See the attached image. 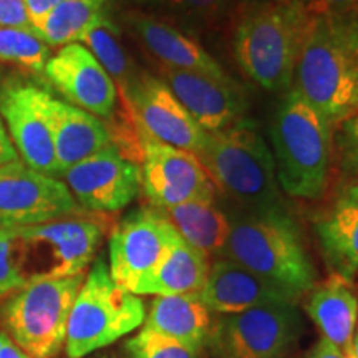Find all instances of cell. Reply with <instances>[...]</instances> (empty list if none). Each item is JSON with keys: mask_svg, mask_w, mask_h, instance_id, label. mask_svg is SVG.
I'll return each mask as SVG.
<instances>
[{"mask_svg": "<svg viewBox=\"0 0 358 358\" xmlns=\"http://www.w3.org/2000/svg\"><path fill=\"white\" fill-rule=\"evenodd\" d=\"M0 27L37 32L30 20L24 0H0Z\"/></svg>", "mask_w": 358, "mask_h": 358, "instance_id": "cell-34", "label": "cell"}, {"mask_svg": "<svg viewBox=\"0 0 358 358\" xmlns=\"http://www.w3.org/2000/svg\"><path fill=\"white\" fill-rule=\"evenodd\" d=\"M60 2L62 0H24L27 10H29L30 20H32L35 29L47 17V13Z\"/></svg>", "mask_w": 358, "mask_h": 358, "instance_id": "cell-35", "label": "cell"}, {"mask_svg": "<svg viewBox=\"0 0 358 358\" xmlns=\"http://www.w3.org/2000/svg\"><path fill=\"white\" fill-rule=\"evenodd\" d=\"M80 43L85 45L92 52V55L96 58L98 64L105 69L110 78L113 80L118 92L127 88V85L136 75V69H134L131 58H129L128 52L123 47L120 27L111 19L110 12L105 17H101L83 35Z\"/></svg>", "mask_w": 358, "mask_h": 358, "instance_id": "cell-27", "label": "cell"}, {"mask_svg": "<svg viewBox=\"0 0 358 358\" xmlns=\"http://www.w3.org/2000/svg\"><path fill=\"white\" fill-rule=\"evenodd\" d=\"M163 213L185 243L206 256L221 257L231 231V217L214 201H191Z\"/></svg>", "mask_w": 358, "mask_h": 358, "instance_id": "cell-25", "label": "cell"}, {"mask_svg": "<svg viewBox=\"0 0 358 358\" xmlns=\"http://www.w3.org/2000/svg\"><path fill=\"white\" fill-rule=\"evenodd\" d=\"M335 128L358 110V20L308 15L292 87Z\"/></svg>", "mask_w": 358, "mask_h": 358, "instance_id": "cell-1", "label": "cell"}, {"mask_svg": "<svg viewBox=\"0 0 358 358\" xmlns=\"http://www.w3.org/2000/svg\"><path fill=\"white\" fill-rule=\"evenodd\" d=\"M211 257L178 241L166 257L134 289V295L199 294L208 280Z\"/></svg>", "mask_w": 358, "mask_h": 358, "instance_id": "cell-24", "label": "cell"}, {"mask_svg": "<svg viewBox=\"0 0 358 358\" xmlns=\"http://www.w3.org/2000/svg\"><path fill=\"white\" fill-rule=\"evenodd\" d=\"M12 231L25 284L85 274L105 236L100 219L83 213Z\"/></svg>", "mask_w": 358, "mask_h": 358, "instance_id": "cell-8", "label": "cell"}, {"mask_svg": "<svg viewBox=\"0 0 358 358\" xmlns=\"http://www.w3.org/2000/svg\"><path fill=\"white\" fill-rule=\"evenodd\" d=\"M50 123L60 179L66 169L90 158L111 143V131L103 120L57 98L48 101Z\"/></svg>", "mask_w": 358, "mask_h": 358, "instance_id": "cell-23", "label": "cell"}, {"mask_svg": "<svg viewBox=\"0 0 358 358\" xmlns=\"http://www.w3.org/2000/svg\"><path fill=\"white\" fill-rule=\"evenodd\" d=\"M306 358H352L347 355L345 352H342L340 348L332 345L330 342H327L325 338H322L310 348V352L307 353Z\"/></svg>", "mask_w": 358, "mask_h": 358, "instance_id": "cell-36", "label": "cell"}, {"mask_svg": "<svg viewBox=\"0 0 358 358\" xmlns=\"http://www.w3.org/2000/svg\"><path fill=\"white\" fill-rule=\"evenodd\" d=\"M271 2L279 3V6H292V0H271Z\"/></svg>", "mask_w": 358, "mask_h": 358, "instance_id": "cell-41", "label": "cell"}, {"mask_svg": "<svg viewBox=\"0 0 358 358\" xmlns=\"http://www.w3.org/2000/svg\"><path fill=\"white\" fill-rule=\"evenodd\" d=\"M214 322L216 317L204 306L199 294L156 295L143 329L176 340L201 355L208 350Z\"/></svg>", "mask_w": 358, "mask_h": 358, "instance_id": "cell-21", "label": "cell"}, {"mask_svg": "<svg viewBox=\"0 0 358 358\" xmlns=\"http://www.w3.org/2000/svg\"><path fill=\"white\" fill-rule=\"evenodd\" d=\"M43 75L70 105L100 120L115 118L118 90L85 45L69 43L58 48L45 65Z\"/></svg>", "mask_w": 358, "mask_h": 358, "instance_id": "cell-16", "label": "cell"}, {"mask_svg": "<svg viewBox=\"0 0 358 358\" xmlns=\"http://www.w3.org/2000/svg\"><path fill=\"white\" fill-rule=\"evenodd\" d=\"M141 189L153 208L166 211L191 201H214L216 186L198 156L140 136Z\"/></svg>", "mask_w": 358, "mask_h": 358, "instance_id": "cell-14", "label": "cell"}, {"mask_svg": "<svg viewBox=\"0 0 358 358\" xmlns=\"http://www.w3.org/2000/svg\"><path fill=\"white\" fill-rule=\"evenodd\" d=\"M327 268L348 282L358 277V181L345 179L313 217Z\"/></svg>", "mask_w": 358, "mask_h": 358, "instance_id": "cell-18", "label": "cell"}, {"mask_svg": "<svg viewBox=\"0 0 358 358\" xmlns=\"http://www.w3.org/2000/svg\"><path fill=\"white\" fill-rule=\"evenodd\" d=\"M244 2H250V0H244Z\"/></svg>", "mask_w": 358, "mask_h": 358, "instance_id": "cell-43", "label": "cell"}, {"mask_svg": "<svg viewBox=\"0 0 358 358\" xmlns=\"http://www.w3.org/2000/svg\"><path fill=\"white\" fill-rule=\"evenodd\" d=\"M64 181L22 159L0 168V227H25L82 214Z\"/></svg>", "mask_w": 358, "mask_h": 358, "instance_id": "cell-12", "label": "cell"}, {"mask_svg": "<svg viewBox=\"0 0 358 358\" xmlns=\"http://www.w3.org/2000/svg\"><path fill=\"white\" fill-rule=\"evenodd\" d=\"M306 12L313 17L358 20V0H308Z\"/></svg>", "mask_w": 358, "mask_h": 358, "instance_id": "cell-33", "label": "cell"}, {"mask_svg": "<svg viewBox=\"0 0 358 358\" xmlns=\"http://www.w3.org/2000/svg\"><path fill=\"white\" fill-rule=\"evenodd\" d=\"M0 358H32L22 350L8 335L0 330Z\"/></svg>", "mask_w": 358, "mask_h": 358, "instance_id": "cell-38", "label": "cell"}, {"mask_svg": "<svg viewBox=\"0 0 358 358\" xmlns=\"http://www.w3.org/2000/svg\"><path fill=\"white\" fill-rule=\"evenodd\" d=\"M302 334L294 303L217 315L208 350L213 358H290Z\"/></svg>", "mask_w": 358, "mask_h": 358, "instance_id": "cell-9", "label": "cell"}, {"mask_svg": "<svg viewBox=\"0 0 358 358\" xmlns=\"http://www.w3.org/2000/svg\"><path fill=\"white\" fill-rule=\"evenodd\" d=\"M50 47L37 32L0 27V62L29 73H43L50 60Z\"/></svg>", "mask_w": 358, "mask_h": 358, "instance_id": "cell-29", "label": "cell"}, {"mask_svg": "<svg viewBox=\"0 0 358 358\" xmlns=\"http://www.w3.org/2000/svg\"><path fill=\"white\" fill-rule=\"evenodd\" d=\"M159 80L206 133H217L243 120L245 100L239 85L231 77L181 71L159 66Z\"/></svg>", "mask_w": 358, "mask_h": 358, "instance_id": "cell-17", "label": "cell"}, {"mask_svg": "<svg viewBox=\"0 0 358 358\" xmlns=\"http://www.w3.org/2000/svg\"><path fill=\"white\" fill-rule=\"evenodd\" d=\"M100 358H115V357H111V355H103V357H100Z\"/></svg>", "mask_w": 358, "mask_h": 358, "instance_id": "cell-42", "label": "cell"}, {"mask_svg": "<svg viewBox=\"0 0 358 358\" xmlns=\"http://www.w3.org/2000/svg\"><path fill=\"white\" fill-rule=\"evenodd\" d=\"M199 299L214 315H231L275 303H299L284 290L227 257H217L211 262Z\"/></svg>", "mask_w": 358, "mask_h": 358, "instance_id": "cell-19", "label": "cell"}, {"mask_svg": "<svg viewBox=\"0 0 358 358\" xmlns=\"http://www.w3.org/2000/svg\"><path fill=\"white\" fill-rule=\"evenodd\" d=\"M128 24L143 48L163 69L196 71L216 78L229 77L198 40L171 22L159 19L153 13H131L128 15Z\"/></svg>", "mask_w": 358, "mask_h": 358, "instance_id": "cell-20", "label": "cell"}, {"mask_svg": "<svg viewBox=\"0 0 358 358\" xmlns=\"http://www.w3.org/2000/svg\"><path fill=\"white\" fill-rule=\"evenodd\" d=\"M306 297V312L322 338L348 355L358 327V292L353 282L330 274Z\"/></svg>", "mask_w": 358, "mask_h": 358, "instance_id": "cell-22", "label": "cell"}, {"mask_svg": "<svg viewBox=\"0 0 358 358\" xmlns=\"http://www.w3.org/2000/svg\"><path fill=\"white\" fill-rule=\"evenodd\" d=\"M62 179L78 206L90 213L122 211L141 189L140 161L113 141L66 169Z\"/></svg>", "mask_w": 358, "mask_h": 358, "instance_id": "cell-15", "label": "cell"}, {"mask_svg": "<svg viewBox=\"0 0 358 358\" xmlns=\"http://www.w3.org/2000/svg\"><path fill=\"white\" fill-rule=\"evenodd\" d=\"M348 355H350L352 358H358V327L355 330V335H353V340H352L350 350H348Z\"/></svg>", "mask_w": 358, "mask_h": 358, "instance_id": "cell-39", "label": "cell"}, {"mask_svg": "<svg viewBox=\"0 0 358 358\" xmlns=\"http://www.w3.org/2000/svg\"><path fill=\"white\" fill-rule=\"evenodd\" d=\"M161 13L159 19H171L178 29L189 32L217 27L227 13V0H143Z\"/></svg>", "mask_w": 358, "mask_h": 358, "instance_id": "cell-28", "label": "cell"}, {"mask_svg": "<svg viewBox=\"0 0 358 358\" xmlns=\"http://www.w3.org/2000/svg\"><path fill=\"white\" fill-rule=\"evenodd\" d=\"M307 24L308 13L294 3L243 2L232 35L236 62L267 92H289Z\"/></svg>", "mask_w": 358, "mask_h": 358, "instance_id": "cell-4", "label": "cell"}, {"mask_svg": "<svg viewBox=\"0 0 358 358\" xmlns=\"http://www.w3.org/2000/svg\"><path fill=\"white\" fill-rule=\"evenodd\" d=\"M127 358H201L176 340L141 329L124 343Z\"/></svg>", "mask_w": 358, "mask_h": 358, "instance_id": "cell-30", "label": "cell"}, {"mask_svg": "<svg viewBox=\"0 0 358 358\" xmlns=\"http://www.w3.org/2000/svg\"><path fill=\"white\" fill-rule=\"evenodd\" d=\"M50 92L10 80L0 90V118L22 161L47 176L60 179L50 123Z\"/></svg>", "mask_w": 358, "mask_h": 358, "instance_id": "cell-13", "label": "cell"}, {"mask_svg": "<svg viewBox=\"0 0 358 358\" xmlns=\"http://www.w3.org/2000/svg\"><path fill=\"white\" fill-rule=\"evenodd\" d=\"M85 275L35 280L0 307L3 332L32 358H55L64 350L71 306Z\"/></svg>", "mask_w": 358, "mask_h": 358, "instance_id": "cell-7", "label": "cell"}, {"mask_svg": "<svg viewBox=\"0 0 358 358\" xmlns=\"http://www.w3.org/2000/svg\"><path fill=\"white\" fill-rule=\"evenodd\" d=\"M15 159H19L15 146H13L10 136H8L6 124H3L2 118H0V168Z\"/></svg>", "mask_w": 358, "mask_h": 358, "instance_id": "cell-37", "label": "cell"}, {"mask_svg": "<svg viewBox=\"0 0 358 358\" xmlns=\"http://www.w3.org/2000/svg\"><path fill=\"white\" fill-rule=\"evenodd\" d=\"M123 111L140 136L164 143L198 155L204 145L203 131L171 90L158 77L136 71L131 82L120 92Z\"/></svg>", "mask_w": 358, "mask_h": 358, "instance_id": "cell-11", "label": "cell"}, {"mask_svg": "<svg viewBox=\"0 0 358 358\" xmlns=\"http://www.w3.org/2000/svg\"><path fill=\"white\" fill-rule=\"evenodd\" d=\"M24 285L15 236L12 227H0V299L8 297Z\"/></svg>", "mask_w": 358, "mask_h": 358, "instance_id": "cell-31", "label": "cell"}, {"mask_svg": "<svg viewBox=\"0 0 358 358\" xmlns=\"http://www.w3.org/2000/svg\"><path fill=\"white\" fill-rule=\"evenodd\" d=\"M108 13V0H62L37 25L48 47L80 43L83 35Z\"/></svg>", "mask_w": 358, "mask_h": 358, "instance_id": "cell-26", "label": "cell"}, {"mask_svg": "<svg viewBox=\"0 0 358 358\" xmlns=\"http://www.w3.org/2000/svg\"><path fill=\"white\" fill-rule=\"evenodd\" d=\"M211 181L244 211L284 208L275 161L252 122L239 120L217 133H206L196 155Z\"/></svg>", "mask_w": 358, "mask_h": 358, "instance_id": "cell-5", "label": "cell"}, {"mask_svg": "<svg viewBox=\"0 0 358 358\" xmlns=\"http://www.w3.org/2000/svg\"><path fill=\"white\" fill-rule=\"evenodd\" d=\"M340 166L347 179L358 181V110L334 128Z\"/></svg>", "mask_w": 358, "mask_h": 358, "instance_id": "cell-32", "label": "cell"}, {"mask_svg": "<svg viewBox=\"0 0 358 358\" xmlns=\"http://www.w3.org/2000/svg\"><path fill=\"white\" fill-rule=\"evenodd\" d=\"M178 241L181 236L159 209L148 206L128 213L110 236L111 279L133 294Z\"/></svg>", "mask_w": 358, "mask_h": 358, "instance_id": "cell-10", "label": "cell"}, {"mask_svg": "<svg viewBox=\"0 0 358 358\" xmlns=\"http://www.w3.org/2000/svg\"><path fill=\"white\" fill-rule=\"evenodd\" d=\"M292 2H294V6H299L301 8H303V10H306L308 0H292Z\"/></svg>", "mask_w": 358, "mask_h": 358, "instance_id": "cell-40", "label": "cell"}, {"mask_svg": "<svg viewBox=\"0 0 358 358\" xmlns=\"http://www.w3.org/2000/svg\"><path fill=\"white\" fill-rule=\"evenodd\" d=\"M146 307L140 295L111 279L108 264L98 257L80 287L66 325L65 352L83 358L131 334L145 324Z\"/></svg>", "mask_w": 358, "mask_h": 358, "instance_id": "cell-6", "label": "cell"}, {"mask_svg": "<svg viewBox=\"0 0 358 358\" xmlns=\"http://www.w3.org/2000/svg\"><path fill=\"white\" fill-rule=\"evenodd\" d=\"M221 257H227L301 302L317 284L302 231L285 208L236 213Z\"/></svg>", "mask_w": 358, "mask_h": 358, "instance_id": "cell-2", "label": "cell"}, {"mask_svg": "<svg viewBox=\"0 0 358 358\" xmlns=\"http://www.w3.org/2000/svg\"><path fill=\"white\" fill-rule=\"evenodd\" d=\"M271 136L279 186L292 198L320 199L332 176L334 128L290 88L275 111Z\"/></svg>", "mask_w": 358, "mask_h": 358, "instance_id": "cell-3", "label": "cell"}]
</instances>
